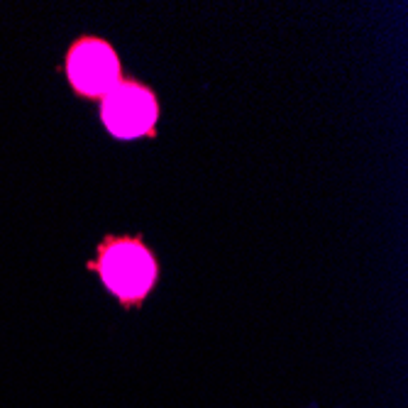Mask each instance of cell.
I'll return each instance as SVG.
<instances>
[{
  "label": "cell",
  "mask_w": 408,
  "mask_h": 408,
  "mask_svg": "<svg viewBox=\"0 0 408 408\" xmlns=\"http://www.w3.org/2000/svg\"><path fill=\"white\" fill-rule=\"evenodd\" d=\"M86 269L101 279L123 308H142L159 281V259L142 235H105Z\"/></svg>",
  "instance_id": "cell-1"
},
{
  "label": "cell",
  "mask_w": 408,
  "mask_h": 408,
  "mask_svg": "<svg viewBox=\"0 0 408 408\" xmlns=\"http://www.w3.org/2000/svg\"><path fill=\"white\" fill-rule=\"evenodd\" d=\"M101 123L115 140H156L161 118L159 96L145 81L125 79L103 96L98 108Z\"/></svg>",
  "instance_id": "cell-2"
},
{
  "label": "cell",
  "mask_w": 408,
  "mask_h": 408,
  "mask_svg": "<svg viewBox=\"0 0 408 408\" xmlns=\"http://www.w3.org/2000/svg\"><path fill=\"white\" fill-rule=\"evenodd\" d=\"M64 74L74 96L101 103L115 83L123 81V64L115 47L96 34H83L69 44Z\"/></svg>",
  "instance_id": "cell-3"
}]
</instances>
